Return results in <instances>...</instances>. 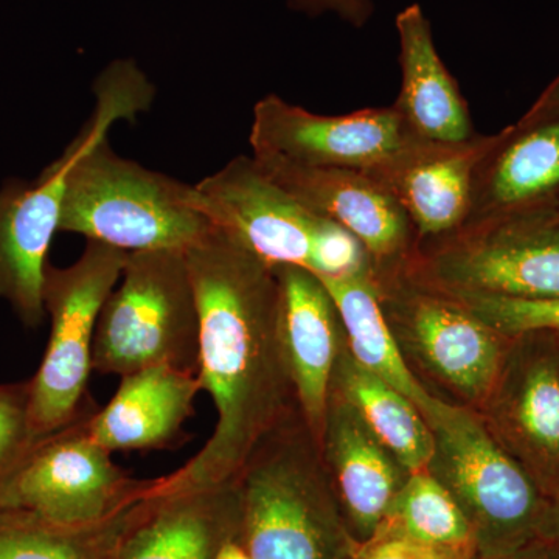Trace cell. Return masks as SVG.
Wrapping results in <instances>:
<instances>
[{"label": "cell", "instance_id": "obj_7", "mask_svg": "<svg viewBox=\"0 0 559 559\" xmlns=\"http://www.w3.org/2000/svg\"><path fill=\"white\" fill-rule=\"evenodd\" d=\"M128 255L123 250L87 241L72 266H47L43 299L50 316V337L38 371L28 380V417L36 440L68 428L92 409L87 384L94 370L95 330Z\"/></svg>", "mask_w": 559, "mask_h": 559}, {"label": "cell", "instance_id": "obj_28", "mask_svg": "<svg viewBox=\"0 0 559 559\" xmlns=\"http://www.w3.org/2000/svg\"><path fill=\"white\" fill-rule=\"evenodd\" d=\"M473 555V550L429 546L399 533L378 528L370 539L359 544L352 559H469Z\"/></svg>", "mask_w": 559, "mask_h": 559}, {"label": "cell", "instance_id": "obj_5", "mask_svg": "<svg viewBox=\"0 0 559 559\" xmlns=\"http://www.w3.org/2000/svg\"><path fill=\"white\" fill-rule=\"evenodd\" d=\"M406 274L450 296L559 299V212L547 205L466 221L418 241Z\"/></svg>", "mask_w": 559, "mask_h": 559}, {"label": "cell", "instance_id": "obj_8", "mask_svg": "<svg viewBox=\"0 0 559 559\" xmlns=\"http://www.w3.org/2000/svg\"><path fill=\"white\" fill-rule=\"evenodd\" d=\"M374 285L404 358L411 355L419 369L462 401L460 406L479 411L498 381L513 340L454 297L407 274Z\"/></svg>", "mask_w": 559, "mask_h": 559}, {"label": "cell", "instance_id": "obj_30", "mask_svg": "<svg viewBox=\"0 0 559 559\" xmlns=\"http://www.w3.org/2000/svg\"><path fill=\"white\" fill-rule=\"evenodd\" d=\"M554 119H559V75L551 81L550 86L539 95L538 100H536L535 105L528 109V112L518 121V124L528 127V124H536L540 123V121Z\"/></svg>", "mask_w": 559, "mask_h": 559}, {"label": "cell", "instance_id": "obj_9", "mask_svg": "<svg viewBox=\"0 0 559 559\" xmlns=\"http://www.w3.org/2000/svg\"><path fill=\"white\" fill-rule=\"evenodd\" d=\"M249 142L253 153L274 154L307 167L360 173L381 186L440 146L418 138L393 105L319 116L278 95L257 103Z\"/></svg>", "mask_w": 559, "mask_h": 559}, {"label": "cell", "instance_id": "obj_27", "mask_svg": "<svg viewBox=\"0 0 559 559\" xmlns=\"http://www.w3.org/2000/svg\"><path fill=\"white\" fill-rule=\"evenodd\" d=\"M28 404L31 381L0 384V487L39 441L31 429Z\"/></svg>", "mask_w": 559, "mask_h": 559}, {"label": "cell", "instance_id": "obj_13", "mask_svg": "<svg viewBox=\"0 0 559 559\" xmlns=\"http://www.w3.org/2000/svg\"><path fill=\"white\" fill-rule=\"evenodd\" d=\"M194 190L213 226L270 266L289 264L311 271L316 241L326 218L267 178L253 157H235Z\"/></svg>", "mask_w": 559, "mask_h": 559}, {"label": "cell", "instance_id": "obj_12", "mask_svg": "<svg viewBox=\"0 0 559 559\" xmlns=\"http://www.w3.org/2000/svg\"><path fill=\"white\" fill-rule=\"evenodd\" d=\"M260 170L301 205L340 224L369 255L371 277L406 274L417 235L406 212L388 189L360 173L307 167L267 153H253Z\"/></svg>", "mask_w": 559, "mask_h": 559}, {"label": "cell", "instance_id": "obj_34", "mask_svg": "<svg viewBox=\"0 0 559 559\" xmlns=\"http://www.w3.org/2000/svg\"><path fill=\"white\" fill-rule=\"evenodd\" d=\"M555 209H557V210H558V212H559V197H558L557 202H555Z\"/></svg>", "mask_w": 559, "mask_h": 559}, {"label": "cell", "instance_id": "obj_22", "mask_svg": "<svg viewBox=\"0 0 559 559\" xmlns=\"http://www.w3.org/2000/svg\"><path fill=\"white\" fill-rule=\"evenodd\" d=\"M319 277V275H318ZM329 289L344 326L349 355L411 400L426 421L436 418L447 401L437 399L415 377L382 311L371 270L344 277H319Z\"/></svg>", "mask_w": 559, "mask_h": 559}, {"label": "cell", "instance_id": "obj_15", "mask_svg": "<svg viewBox=\"0 0 559 559\" xmlns=\"http://www.w3.org/2000/svg\"><path fill=\"white\" fill-rule=\"evenodd\" d=\"M280 289V340L301 417L322 443L331 380L345 333L336 304L314 272L275 266Z\"/></svg>", "mask_w": 559, "mask_h": 559}, {"label": "cell", "instance_id": "obj_32", "mask_svg": "<svg viewBox=\"0 0 559 559\" xmlns=\"http://www.w3.org/2000/svg\"><path fill=\"white\" fill-rule=\"evenodd\" d=\"M543 538L550 539L559 549V500L551 502L549 514H547L546 524H544Z\"/></svg>", "mask_w": 559, "mask_h": 559}, {"label": "cell", "instance_id": "obj_33", "mask_svg": "<svg viewBox=\"0 0 559 559\" xmlns=\"http://www.w3.org/2000/svg\"><path fill=\"white\" fill-rule=\"evenodd\" d=\"M215 559H252L237 540L224 544Z\"/></svg>", "mask_w": 559, "mask_h": 559}, {"label": "cell", "instance_id": "obj_14", "mask_svg": "<svg viewBox=\"0 0 559 559\" xmlns=\"http://www.w3.org/2000/svg\"><path fill=\"white\" fill-rule=\"evenodd\" d=\"M72 159L69 146L35 182H11L0 190V300L31 329L39 326L46 316L47 255L60 231Z\"/></svg>", "mask_w": 559, "mask_h": 559}, {"label": "cell", "instance_id": "obj_20", "mask_svg": "<svg viewBox=\"0 0 559 559\" xmlns=\"http://www.w3.org/2000/svg\"><path fill=\"white\" fill-rule=\"evenodd\" d=\"M559 197V119L511 124L474 178L468 219L555 205Z\"/></svg>", "mask_w": 559, "mask_h": 559}, {"label": "cell", "instance_id": "obj_25", "mask_svg": "<svg viewBox=\"0 0 559 559\" xmlns=\"http://www.w3.org/2000/svg\"><path fill=\"white\" fill-rule=\"evenodd\" d=\"M380 528L429 546L476 554L468 520L451 492L428 469L411 473L390 503Z\"/></svg>", "mask_w": 559, "mask_h": 559}, {"label": "cell", "instance_id": "obj_10", "mask_svg": "<svg viewBox=\"0 0 559 559\" xmlns=\"http://www.w3.org/2000/svg\"><path fill=\"white\" fill-rule=\"evenodd\" d=\"M87 411L68 428L40 439L0 487V506L66 525L109 520L145 498L153 484L134 479L92 439Z\"/></svg>", "mask_w": 559, "mask_h": 559}, {"label": "cell", "instance_id": "obj_1", "mask_svg": "<svg viewBox=\"0 0 559 559\" xmlns=\"http://www.w3.org/2000/svg\"><path fill=\"white\" fill-rule=\"evenodd\" d=\"M186 257L201 320L198 377L218 418L193 459L154 479L157 495L231 484L260 440L299 409L280 340L274 267L218 227Z\"/></svg>", "mask_w": 559, "mask_h": 559}, {"label": "cell", "instance_id": "obj_29", "mask_svg": "<svg viewBox=\"0 0 559 559\" xmlns=\"http://www.w3.org/2000/svg\"><path fill=\"white\" fill-rule=\"evenodd\" d=\"M289 9L300 11L308 16L334 13L353 27H364L374 13L371 0H286Z\"/></svg>", "mask_w": 559, "mask_h": 559}, {"label": "cell", "instance_id": "obj_11", "mask_svg": "<svg viewBox=\"0 0 559 559\" xmlns=\"http://www.w3.org/2000/svg\"><path fill=\"white\" fill-rule=\"evenodd\" d=\"M498 441L550 502L559 500V334L513 337L479 411Z\"/></svg>", "mask_w": 559, "mask_h": 559}, {"label": "cell", "instance_id": "obj_26", "mask_svg": "<svg viewBox=\"0 0 559 559\" xmlns=\"http://www.w3.org/2000/svg\"><path fill=\"white\" fill-rule=\"evenodd\" d=\"M444 294V293H443ZM450 296V294H448ZM503 336L550 331L559 334V299L516 300L489 296H451Z\"/></svg>", "mask_w": 559, "mask_h": 559}, {"label": "cell", "instance_id": "obj_3", "mask_svg": "<svg viewBox=\"0 0 559 559\" xmlns=\"http://www.w3.org/2000/svg\"><path fill=\"white\" fill-rule=\"evenodd\" d=\"M238 538L252 559H352L353 538L300 409L250 452L234 480Z\"/></svg>", "mask_w": 559, "mask_h": 559}, {"label": "cell", "instance_id": "obj_21", "mask_svg": "<svg viewBox=\"0 0 559 559\" xmlns=\"http://www.w3.org/2000/svg\"><path fill=\"white\" fill-rule=\"evenodd\" d=\"M500 138L502 131L437 146L382 183L406 212L417 242L444 237L466 223L477 168Z\"/></svg>", "mask_w": 559, "mask_h": 559}, {"label": "cell", "instance_id": "obj_17", "mask_svg": "<svg viewBox=\"0 0 559 559\" xmlns=\"http://www.w3.org/2000/svg\"><path fill=\"white\" fill-rule=\"evenodd\" d=\"M331 485L353 538L370 539L411 473L382 447L355 407L330 390L320 443Z\"/></svg>", "mask_w": 559, "mask_h": 559}, {"label": "cell", "instance_id": "obj_31", "mask_svg": "<svg viewBox=\"0 0 559 559\" xmlns=\"http://www.w3.org/2000/svg\"><path fill=\"white\" fill-rule=\"evenodd\" d=\"M469 559H559V549L550 539L539 536L510 554L498 557H480L474 554Z\"/></svg>", "mask_w": 559, "mask_h": 559}, {"label": "cell", "instance_id": "obj_16", "mask_svg": "<svg viewBox=\"0 0 559 559\" xmlns=\"http://www.w3.org/2000/svg\"><path fill=\"white\" fill-rule=\"evenodd\" d=\"M238 522L234 481L165 495L150 487L132 510L117 559H215L237 540Z\"/></svg>", "mask_w": 559, "mask_h": 559}, {"label": "cell", "instance_id": "obj_23", "mask_svg": "<svg viewBox=\"0 0 559 559\" xmlns=\"http://www.w3.org/2000/svg\"><path fill=\"white\" fill-rule=\"evenodd\" d=\"M331 390L347 400L382 447L409 473L428 468L433 452L432 429L403 393L370 373L341 345Z\"/></svg>", "mask_w": 559, "mask_h": 559}, {"label": "cell", "instance_id": "obj_24", "mask_svg": "<svg viewBox=\"0 0 559 559\" xmlns=\"http://www.w3.org/2000/svg\"><path fill=\"white\" fill-rule=\"evenodd\" d=\"M134 507L97 524L66 525L0 506V559H117Z\"/></svg>", "mask_w": 559, "mask_h": 559}, {"label": "cell", "instance_id": "obj_6", "mask_svg": "<svg viewBox=\"0 0 559 559\" xmlns=\"http://www.w3.org/2000/svg\"><path fill=\"white\" fill-rule=\"evenodd\" d=\"M428 425L433 452L426 469L468 520L476 555L498 557L539 538L551 502L492 439L479 412L444 403Z\"/></svg>", "mask_w": 559, "mask_h": 559}, {"label": "cell", "instance_id": "obj_18", "mask_svg": "<svg viewBox=\"0 0 559 559\" xmlns=\"http://www.w3.org/2000/svg\"><path fill=\"white\" fill-rule=\"evenodd\" d=\"M198 374L167 366L121 377L109 403L87 419L92 439L109 452L167 450L182 437L201 392Z\"/></svg>", "mask_w": 559, "mask_h": 559}, {"label": "cell", "instance_id": "obj_2", "mask_svg": "<svg viewBox=\"0 0 559 559\" xmlns=\"http://www.w3.org/2000/svg\"><path fill=\"white\" fill-rule=\"evenodd\" d=\"M98 108L70 145L60 231L123 252L183 250L215 229L194 186L151 171L114 153L109 128L150 105L148 81L131 61H117L97 84Z\"/></svg>", "mask_w": 559, "mask_h": 559}, {"label": "cell", "instance_id": "obj_19", "mask_svg": "<svg viewBox=\"0 0 559 559\" xmlns=\"http://www.w3.org/2000/svg\"><path fill=\"white\" fill-rule=\"evenodd\" d=\"M401 91L395 102L411 130L430 143L459 145L473 139L468 105L457 81L441 61L432 28L421 7H406L396 16Z\"/></svg>", "mask_w": 559, "mask_h": 559}, {"label": "cell", "instance_id": "obj_4", "mask_svg": "<svg viewBox=\"0 0 559 559\" xmlns=\"http://www.w3.org/2000/svg\"><path fill=\"white\" fill-rule=\"evenodd\" d=\"M200 310L186 252L130 253L98 318L92 369L120 378L156 366L200 374Z\"/></svg>", "mask_w": 559, "mask_h": 559}]
</instances>
